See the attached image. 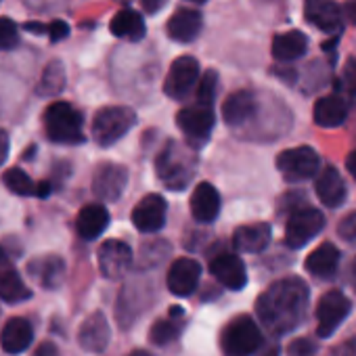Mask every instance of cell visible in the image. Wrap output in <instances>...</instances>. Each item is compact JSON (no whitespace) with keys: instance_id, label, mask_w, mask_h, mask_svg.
<instances>
[{"instance_id":"obj_13","label":"cell","mask_w":356,"mask_h":356,"mask_svg":"<svg viewBox=\"0 0 356 356\" xmlns=\"http://www.w3.org/2000/svg\"><path fill=\"white\" fill-rule=\"evenodd\" d=\"M200 277H202V266L197 260L178 258L176 262H172L168 270V289L178 298H187L200 285Z\"/></svg>"},{"instance_id":"obj_28","label":"cell","mask_w":356,"mask_h":356,"mask_svg":"<svg viewBox=\"0 0 356 356\" xmlns=\"http://www.w3.org/2000/svg\"><path fill=\"white\" fill-rule=\"evenodd\" d=\"M314 122L321 128H335L339 124H343L346 115H348V105L341 97L337 95H329L316 101L314 105Z\"/></svg>"},{"instance_id":"obj_15","label":"cell","mask_w":356,"mask_h":356,"mask_svg":"<svg viewBox=\"0 0 356 356\" xmlns=\"http://www.w3.org/2000/svg\"><path fill=\"white\" fill-rule=\"evenodd\" d=\"M210 273L214 275L216 281H220L229 289H241L248 283L245 264L235 254H220V256L212 258Z\"/></svg>"},{"instance_id":"obj_7","label":"cell","mask_w":356,"mask_h":356,"mask_svg":"<svg viewBox=\"0 0 356 356\" xmlns=\"http://www.w3.org/2000/svg\"><path fill=\"white\" fill-rule=\"evenodd\" d=\"M318 165H321V159H318L316 151L310 147L287 149V151H281L277 157V168L291 183L314 176L318 172Z\"/></svg>"},{"instance_id":"obj_19","label":"cell","mask_w":356,"mask_h":356,"mask_svg":"<svg viewBox=\"0 0 356 356\" xmlns=\"http://www.w3.org/2000/svg\"><path fill=\"white\" fill-rule=\"evenodd\" d=\"M258 109V101H256V95L252 90H237L233 92L225 105H222V118L229 126H243L248 124L254 113Z\"/></svg>"},{"instance_id":"obj_45","label":"cell","mask_w":356,"mask_h":356,"mask_svg":"<svg viewBox=\"0 0 356 356\" xmlns=\"http://www.w3.org/2000/svg\"><path fill=\"white\" fill-rule=\"evenodd\" d=\"M51 193V185L49 183H38V193L36 197H47Z\"/></svg>"},{"instance_id":"obj_39","label":"cell","mask_w":356,"mask_h":356,"mask_svg":"<svg viewBox=\"0 0 356 356\" xmlns=\"http://www.w3.org/2000/svg\"><path fill=\"white\" fill-rule=\"evenodd\" d=\"M47 34L51 36V40H53V42H59V40L67 38V34H70V26H67L65 22L57 19V22H53L51 26H47Z\"/></svg>"},{"instance_id":"obj_20","label":"cell","mask_w":356,"mask_h":356,"mask_svg":"<svg viewBox=\"0 0 356 356\" xmlns=\"http://www.w3.org/2000/svg\"><path fill=\"white\" fill-rule=\"evenodd\" d=\"M314 187H316V195H318L321 204H325L327 208H337L346 200L343 178L339 176V172L333 165H327L325 170H321Z\"/></svg>"},{"instance_id":"obj_37","label":"cell","mask_w":356,"mask_h":356,"mask_svg":"<svg viewBox=\"0 0 356 356\" xmlns=\"http://www.w3.org/2000/svg\"><path fill=\"white\" fill-rule=\"evenodd\" d=\"M314 352H316V343L308 337H300L289 343L287 356H314Z\"/></svg>"},{"instance_id":"obj_27","label":"cell","mask_w":356,"mask_h":356,"mask_svg":"<svg viewBox=\"0 0 356 356\" xmlns=\"http://www.w3.org/2000/svg\"><path fill=\"white\" fill-rule=\"evenodd\" d=\"M337 264H339V252L333 243L318 245L306 258V270L318 279H331L337 270Z\"/></svg>"},{"instance_id":"obj_24","label":"cell","mask_w":356,"mask_h":356,"mask_svg":"<svg viewBox=\"0 0 356 356\" xmlns=\"http://www.w3.org/2000/svg\"><path fill=\"white\" fill-rule=\"evenodd\" d=\"M28 273L47 289H57L65 277V262L59 256H42L30 262Z\"/></svg>"},{"instance_id":"obj_3","label":"cell","mask_w":356,"mask_h":356,"mask_svg":"<svg viewBox=\"0 0 356 356\" xmlns=\"http://www.w3.org/2000/svg\"><path fill=\"white\" fill-rule=\"evenodd\" d=\"M260 346L262 331L248 314L233 318L220 335V348L225 356H252L254 352H258Z\"/></svg>"},{"instance_id":"obj_47","label":"cell","mask_w":356,"mask_h":356,"mask_svg":"<svg viewBox=\"0 0 356 356\" xmlns=\"http://www.w3.org/2000/svg\"><path fill=\"white\" fill-rule=\"evenodd\" d=\"M130 356H151V354H149L147 350H134V352H132Z\"/></svg>"},{"instance_id":"obj_36","label":"cell","mask_w":356,"mask_h":356,"mask_svg":"<svg viewBox=\"0 0 356 356\" xmlns=\"http://www.w3.org/2000/svg\"><path fill=\"white\" fill-rule=\"evenodd\" d=\"M339 84L346 92L350 95H356V57H350L341 70V78H339Z\"/></svg>"},{"instance_id":"obj_11","label":"cell","mask_w":356,"mask_h":356,"mask_svg":"<svg viewBox=\"0 0 356 356\" xmlns=\"http://www.w3.org/2000/svg\"><path fill=\"white\" fill-rule=\"evenodd\" d=\"M214 122L216 118H214L212 105H206V103L185 107L176 115L178 128H181L191 140H206L214 128Z\"/></svg>"},{"instance_id":"obj_33","label":"cell","mask_w":356,"mask_h":356,"mask_svg":"<svg viewBox=\"0 0 356 356\" xmlns=\"http://www.w3.org/2000/svg\"><path fill=\"white\" fill-rule=\"evenodd\" d=\"M63 84H65V70H63V63L61 61H51L44 72H42V78H40V88L38 92L40 95H57L63 90Z\"/></svg>"},{"instance_id":"obj_35","label":"cell","mask_w":356,"mask_h":356,"mask_svg":"<svg viewBox=\"0 0 356 356\" xmlns=\"http://www.w3.org/2000/svg\"><path fill=\"white\" fill-rule=\"evenodd\" d=\"M17 42H19L17 26L9 17H0V51H9L17 47Z\"/></svg>"},{"instance_id":"obj_29","label":"cell","mask_w":356,"mask_h":356,"mask_svg":"<svg viewBox=\"0 0 356 356\" xmlns=\"http://www.w3.org/2000/svg\"><path fill=\"white\" fill-rule=\"evenodd\" d=\"M109 30L118 38L136 42V40H140L145 36V22H143V17L136 11L124 9V11L113 15L111 24H109Z\"/></svg>"},{"instance_id":"obj_26","label":"cell","mask_w":356,"mask_h":356,"mask_svg":"<svg viewBox=\"0 0 356 356\" xmlns=\"http://www.w3.org/2000/svg\"><path fill=\"white\" fill-rule=\"evenodd\" d=\"M109 225V212L105 206L101 204H90V206H84L78 214V220H76V229H78V235L86 241H92L97 239Z\"/></svg>"},{"instance_id":"obj_21","label":"cell","mask_w":356,"mask_h":356,"mask_svg":"<svg viewBox=\"0 0 356 356\" xmlns=\"http://www.w3.org/2000/svg\"><path fill=\"white\" fill-rule=\"evenodd\" d=\"M34 339V329L26 318H11L5 323L3 331H0V346H3L5 352L9 354H19L24 350H28V346Z\"/></svg>"},{"instance_id":"obj_32","label":"cell","mask_w":356,"mask_h":356,"mask_svg":"<svg viewBox=\"0 0 356 356\" xmlns=\"http://www.w3.org/2000/svg\"><path fill=\"white\" fill-rule=\"evenodd\" d=\"M3 183L15 195H36L38 193V183H34L32 178L24 170H19V168L7 170L3 174Z\"/></svg>"},{"instance_id":"obj_4","label":"cell","mask_w":356,"mask_h":356,"mask_svg":"<svg viewBox=\"0 0 356 356\" xmlns=\"http://www.w3.org/2000/svg\"><path fill=\"white\" fill-rule=\"evenodd\" d=\"M193 165L195 159L178 143H168L155 161L157 176L168 185V189H183L191 181Z\"/></svg>"},{"instance_id":"obj_12","label":"cell","mask_w":356,"mask_h":356,"mask_svg":"<svg viewBox=\"0 0 356 356\" xmlns=\"http://www.w3.org/2000/svg\"><path fill=\"white\" fill-rule=\"evenodd\" d=\"M132 264V250L118 239H109L99 250V268L105 279H122Z\"/></svg>"},{"instance_id":"obj_18","label":"cell","mask_w":356,"mask_h":356,"mask_svg":"<svg viewBox=\"0 0 356 356\" xmlns=\"http://www.w3.org/2000/svg\"><path fill=\"white\" fill-rule=\"evenodd\" d=\"M109 337H111L109 323H107V318H105L101 312L90 314V316L82 323L80 333H78L80 346H82L86 352H92V354L103 352V350L107 348V343H109Z\"/></svg>"},{"instance_id":"obj_14","label":"cell","mask_w":356,"mask_h":356,"mask_svg":"<svg viewBox=\"0 0 356 356\" xmlns=\"http://www.w3.org/2000/svg\"><path fill=\"white\" fill-rule=\"evenodd\" d=\"M165 212L168 206L161 195H147L132 210V225L140 233H155L165 225Z\"/></svg>"},{"instance_id":"obj_22","label":"cell","mask_w":356,"mask_h":356,"mask_svg":"<svg viewBox=\"0 0 356 356\" xmlns=\"http://www.w3.org/2000/svg\"><path fill=\"white\" fill-rule=\"evenodd\" d=\"M270 237H273L270 225H266V222L245 225V227H239L233 233V245L239 252L258 254V252L266 250V245L270 243Z\"/></svg>"},{"instance_id":"obj_16","label":"cell","mask_w":356,"mask_h":356,"mask_svg":"<svg viewBox=\"0 0 356 356\" xmlns=\"http://www.w3.org/2000/svg\"><path fill=\"white\" fill-rule=\"evenodd\" d=\"M30 289L7 258V254L0 248V298L9 304H19L30 298Z\"/></svg>"},{"instance_id":"obj_42","label":"cell","mask_w":356,"mask_h":356,"mask_svg":"<svg viewBox=\"0 0 356 356\" xmlns=\"http://www.w3.org/2000/svg\"><path fill=\"white\" fill-rule=\"evenodd\" d=\"M140 3H143V7H145L147 13H157L163 7L165 0H140Z\"/></svg>"},{"instance_id":"obj_6","label":"cell","mask_w":356,"mask_h":356,"mask_svg":"<svg viewBox=\"0 0 356 356\" xmlns=\"http://www.w3.org/2000/svg\"><path fill=\"white\" fill-rule=\"evenodd\" d=\"M325 227V216L316 208H296L287 220L285 241L289 248L298 250L312 241Z\"/></svg>"},{"instance_id":"obj_46","label":"cell","mask_w":356,"mask_h":356,"mask_svg":"<svg viewBox=\"0 0 356 356\" xmlns=\"http://www.w3.org/2000/svg\"><path fill=\"white\" fill-rule=\"evenodd\" d=\"M350 283H352V287L356 289V258H354V262H352V266H350Z\"/></svg>"},{"instance_id":"obj_25","label":"cell","mask_w":356,"mask_h":356,"mask_svg":"<svg viewBox=\"0 0 356 356\" xmlns=\"http://www.w3.org/2000/svg\"><path fill=\"white\" fill-rule=\"evenodd\" d=\"M202 24H204V19H202V15L197 11L181 9V11H176L170 17V22H168V34L176 42H191L202 32Z\"/></svg>"},{"instance_id":"obj_30","label":"cell","mask_w":356,"mask_h":356,"mask_svg":"<svg viewBox=\"0 0 356 356\" xmlns=\"http://www.w3.org/2000/svg\"><path fill=\"white\" fill-rule=\"evenodd\" d=\"M306 49H308V38L298 30L279 34L273 40V55L277 61H293V59L302 57L306 53Z\"/></svg>"},{"instance_id":"obj_43","label":"cell","mask_w":356,"mask_h":356,"mask_svg":"<svg viewBox=\"0 0 356 356\" xmlns=\"http://www.w3.org/2000/svg\"><path fill=\"white\" fill-rule=\"evenodd\" d=\"M346 168H348V172H350V176L356 181V151H352L348 157H346Z\"/></svg>"},{"instance_id":"obj_5","label":"cell","mask_w":356,"mask_h":356,"mask_svg":"<svg viewBox=\"0 0 356 356\" xmlns=\"http://www.w3.org/2000/svg\"><path fill=\"white\" fill-rule=\"evenodd\" d=\"M136 122V113L130 107L111 105L97 111L92 120V136L101 147L118 143Z\"/></svg>"},{"instance_id":"obj_23","label":"cell","mask_w":356,"mask_h":356,"mask_svg":"<svg viewBox=\"0 0 356 356\" xmlns=\"http://www.w3.org/2000/svg\"><path fill=\"white\" fill-rule=\"evenodd\" d=\"M220 212V195L210 183L195 187L191 195V214L197 222H214Z\"/></svg>"},{"instance_id":"obj_34","label":"cell","mask_w":356,"mask_h":356,"mask_svg":"<svg viewBox=\"0 0 356 356\" xmlns=\"http://www.w3.org/2000/svg\"><path fill=\"white\" fill-rule=\"evenodd\" d=\"M216 82H218V76L214 70L206 72L200 86H197V103H206V105H212L214 103V92H216Z\"/></svg>"},{"instance_id":"obj_2","label":"cell","mask_w":356,"mask_h":356,"mask_svg":"<svg viewBox=\"0 0 356 356\" xmlns=\"http://www.w3.org/2000/svg\"><path fill=\"white\" fill-rule=\"evenodd\" d=\"M44 128L53 143L61 145H78L84 140L82 134V113L74 109L70 103L59 101L47 107L44 111Z\"/></svg>"},{"instance_id":"obj_17","label":"cell","mask_w":356,"mask_h":356,"mask_svg":"<svg viewBox=\"0 0 356 356\" xmlns=\"http://www.w3.org/2000/svg\"><path fill=\"white\" fill-rule=\"evenodd\" d=\"M304 15L314 28L323 32L335 34L341 30V11L331 0H306Z\"/></svg>"},{"instance_id":"obj_40","label":"cell","mask_w":356,"mask_h":356,"mask_svg":"<svg viewBox=\"0 0 356 356\" xmlns=\"http://www.w3.org/2000/svg\"><path fill=\"white\" fill-rule=\"evenodd\" d=\"M34 356H59V350H57V346H55V343L44 341V343H40V346H38V350L34 352Z\"/></svg>"},{"instance_id":"obj_41","label":"cell","mask_w":356,"mask_h":356,"mask_svg":"<svg viewBox=\"0 0 356 356\" xmlns=\"http://www.w3.org/2000/svg\"><path fill=\"white\" fill-rule=\"evenodd\" d=\"M7 155H9V136L3 128H0V165L5 163Z\"/></svg>"},{"instance_id":"obj_1","label":"cell","mask_w":356,"mask_h":356,"mask_svg":"<svg viewBox=\"0 0 356 356\" xmlns=\"http://www.w3.org/2000/svg\"><path fill=\"white\" fill-rule=\"evenodd\" d=\"M306 306L308 285L298 277H289L273 283L258 298L256 312L273 335H285L302 323Z\"/></svg>"},{"instance_id":"obj_8","label":"cell","mask_w":356,"mask_h":356,"mask_svg":"<svg viewBox=\"0 0 356 356\" xmlns=\"http://www.w3.org/2000/svg\"><path fill=\"white\" fill-rule=\"evenodd\" d=\"M350 300L341 293V291H337V289H333V291H327L321 300H318V304H316V333L321 335V337H329V335H333V331L341 325V321L348 316V312H350Z\"/></svg>"},{"instance_id":"obj_31","label":"cell","mask_w":356,"mask_h":356,"mask_svg":"<svg viewBox=\"0 0 356 356\" xmlns=\"http://www.w3.org/2000/svg\"><path fill=\"white\" fill-rule=\"evenodd\" d=\"M172 314L168 318H159L153 323L151 331H149V339L155 343V346H165L170 341H174L178 335H181V327L183 323L178 321L183 316V310L181 308H172L170 310Z\"/></svg>"},{"instance_id":"obj_48","label":"cell","mask_w":356,"mask_h":356,"mask_svg":"<svg viewBox=\"0 0 356 356\" xmlns=\"http://www.w3.org/2000/svg\"><path fill=\"white\" fill-rule=\"evenodd\" d=\"M264 356H277V350H268V352H266Z\"/></svg>"},{"instance_id":"obj_38","label":"cell","mask_w":356,"mask_h":356,"mask_svg":"<svg viewBox=\"0 0 356 356\" xmlns=\"http://www.w3.org/2000/svg\"><path fill=\"white\" fill-rule=\"evenodd\" d=\"M337 233H339V237H341L343 241H348V243H354V245H356V212H354V214H350V216H346V218L339 222Z\"/></svg>"},{"instance_id":"obj_44","label":"cell","mask_w":356,"mask_h":356,"mask_svg":"<svg viewBox=\"0 0 356 356\" xmlns=\"http://www.w3.org/2000/svg\"><path fill=\"white\" fill-rule=\"evenodd\" d=\"M343 13H346L350 24H356V0H350V3L346 5V9H343Z\"/></svg>"},{"instance_id":"obj_10","label":"cell","mask_w":356,"mask_h":356,"mask_svg":"<svg viewBox=\"0 0 356 356\" xmlns=\"http://www.w3.org/2000/svg\"><path fill=\"white\" fill-rule=\"evenodd\" d=\"M128 183V170L120 163H101L92 176V191L103 202H115Z\"/></svg>"},{"instance_id":"obj_9","label":"cell","mask_w":356,"mask_h":356,"mask_svg":"<svg viewBox=\"0 0 356 356\" xmlns=\"http://www.w3.org/2000/svg\"><path fill=\"white\" fill-rule=\"evenodd\" d=\"M200 78V63L197 59L193 57H178L172 65H170V72L165 76V82H163V92L176 101L185 99L191 88L195 86Z\"/></svg>"},{"instance_id":"obj_49","label":"cell","mask_w":356,"mask_h":356,"mask_svg":"<svg viewBox=\"0 0 356 356\" xmlns=\"http://www.w3.org/2000/svg\"><path fill=\"white\" fill-rule=\"evenodd\" d=\"M191 3H206V0H191Z\"/></svg>"}]
</instances>
